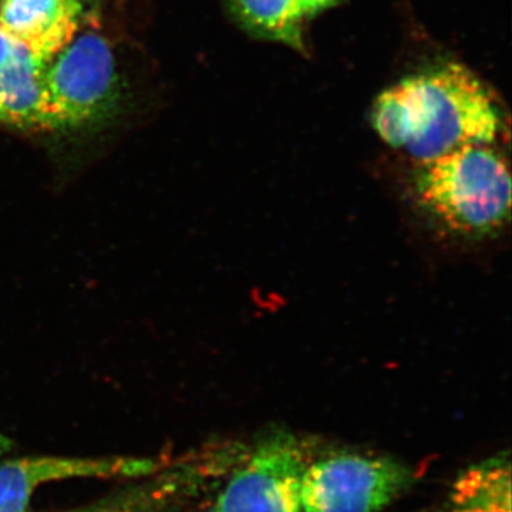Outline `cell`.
I'll return each mask as SVG.
<instances>
[{
    "instance_id": "cell-1",
    "label": "cell",
    "mask_w": 512,
    "mask_h": 512,
    "mask_svg": "<svg viewBox=\"0 0 512 512\" xmlns=\"http://www.w3.org/2000/svg\"><path fill=\"white\" fill-rule=\"evenodd\" d=\"M373 126L384 143L419 163L477 144H491L501 117L490 93L458 64L403 80L379 96Z\"/></svg>"
},
{
    "instance_id": "cell-2",
    "label": "cell",
    "mask_w": 512,
    "mask_h": 512,
    "mask_svg": "<svg viewBox=\"0 0 512 512\" xmlns=\"http://www.w3.org/2000/svg\"><path fill=\"white\" fill-rule=\"evenodd\" d=\"M414 195L420 207L448 231L483 237L510 217V170L490 144L463 147L421 163Z\"/></svg>"
},
{
    "instance_id": "cell-3",
    "label": "cell",
    "mask_w": 512,
    "mask_h": 512,
    "mask_svg": "<svg viewBox=\"0 0 512 512\" xmlns=\"http://www.w3.org/2000/svg\"><path fill=\"white\" fill-rule=\"evenodd\" d=\"M50 131L101 123L119 106L116 57L100 33L77 32L43 66Z\"/></svg>"
},
{
    "instance_id": "cell-4",
    "label": "cell",
    "mask_w": 512,
    "mask_h": 512,
    "mask_svg": "<svg viewBox=\"0 0 512 512\" xmlns=\"http://www.w3.org/2000/svg\"><path fill=\"white\" fill-rule=\"evenodd\" d=\"M414 480L412 468L396 458L333 454L306 468L302 512H383Z\"/></svg>"
},
{
    "instance_id": "cell-5",
    "label": "cell",
    "mask_w": 512,
    "mask_h": 512,
    "mask_svg": "<svg viewBox=\"0 0 512 512\" xmlns=\"http://www.w3.org/2000/svg\"><path fill=\"white\" fill-rule=\"evenodd\" d=\"M309 463L295 437L274 434L256 446L210 512H302V481Z\"/></svg>"
},
{
    "instance_id": "cell-6",
    "label": "cell",
    "mask_w": 512,
    "mask_h": 512,
    "mask_svg": "<svg viewBox=\"0 0 512 512\" xmlns=\"http://www.w3.org/2000/svg\"><path fill=\"white\" fill-rule=\"evenodd\" d=\"M158 464L146 458L28 457L0 467V512H28L36 488L72 477H140Z\"/></svg>"
},
{
    "instance_id": "cell-7",
    "label": "cell",
    "mask_w": 512,
    "mask_h": 512,
    "mask_svg": "<svg viewBox=\"0 0 512 512\" xmlns=\"http://www.w3.org/2000/svg\"><path fill=\"white\" fill-rule=\"evenodd\" d=\"M80 0H2L0 26L46 62L79 32Z\"/></svg>"
},
{
    "instance_id": "cell-8",
    "label": "cell",
    "mask_w": 512,
    "mask_h": 512,
    "mask_svg": "<svg viewBox=\"0 0 512 512\" xmlns=\"http://www.w3.org/2000/svg\"><path fill=\"white\" fill-rule=\"evenodd\" d=\"M510 471L507 456L468 468L451 491L450 512H511Z\"/></svg>"
},
{
    "instance_id": "cell-9",
    "label": "cell",
    "mask_w": 512,
    "mask_h": 512,
    "mask_svg": "<svg viewBox=\"0 0 512 512\" xmlns=\"http://www.w3.org/2000/svg\"><path fill=\"white\" fill-rule=\"evenodd\" d=\"M239 20L252 32L301 46L303 16L299 0H229Z\"/></svg>"
},
{
    "instance_id": "cell-10",
    "label": "cell",
    "mask_w": 512,
    "mask_h": 512,
    "mask_svg": "<svg viewBox=\"0 0 512 512\" xmlns=\"http://www.w3.org/2000/svg\"><path fill=\"white\" fill-rule=\"evenodd\" d=\"M19 45L20 42L10 37L0 26V69L9 62L10 57L15 55Z\"/></svg>"
},
{
    "instance_id": "cell-11",
    "label": "cell",
    "mask_w": 512,
    "mask_h": 512,
    "mask_svg": "<svg viewBox=\"0 0 512 512\" xmlns=\"http://www.w3.org/2000/svg\"><path fill=\"white\" fill-rule=\"evenodd\" d=\"M335 2L336 0H299L305 18L315 15V13L320 12V10L329 8V6L333 5Z\"/></svg>"
},
{
    "instance_id": "cell-12",
    "label": "cell",
    "mask_w": 512,
    "mask_h": 512,
    "mask_svg": "<svg viewBox=\"0 0 512 512\" xmlns=\"http://www.w3.org/2000/svg\"><path fill=\"white\" fill-rule=\"evenodd\" d=\"M10 448V441L0 434V454L6 453Z\"/></svg>"
}]
</instances>
